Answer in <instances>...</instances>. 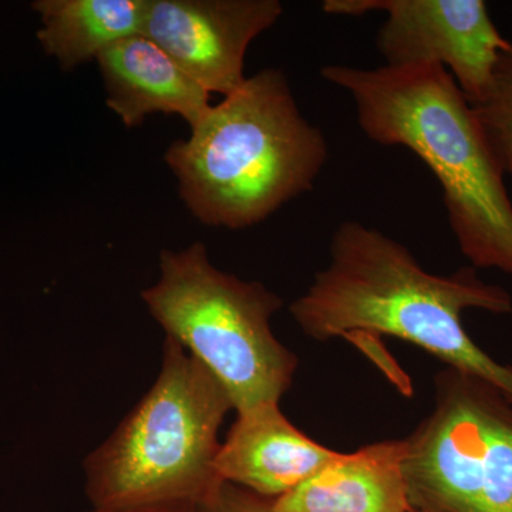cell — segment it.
Wrapping results in <instances>:
<instances>
[{
  "label": "cell",
  "mask_w": 512,
  "mask_h": 512,
  "mask_svg": "<svg viewBox=\"0 0 512 512\" xmlns=\"http://www.w3.org/2000/svg\"><path fill=\"white\" fill-rule=\"evenodd\" d=\"M467 309L511 315L512 296L483 281L471 265L451 275L430 274L400 242L345 221L330 239L329 264L289 311L318 342L365 335L406 340L451 369L490 383L512 404V366L471 339L461 320Z\"/></svg>",
  "instance_id": "6da1fadb"
},
{
  "label": "cell",
  "mask_w": 512,
  "mask_h": 512,
  "mask_svg": "<svg viewBox=\"0 0 512 512\" xmlns=\"http://www.w3.org/2000/svg\"><path fill=\"white\" fill-rule=\"evenodd\" d=\"M320 76L350 94L366 137L409 148L436 175L448 224L471 266L512 275V201L505 174L448 70L439 64H328Z\"/></svg>",
  "instance_id": "7a4b0ae2"
},
{
  "label": "cell",
  "mask_w": 512,
  "mask_h": 512,
  "mask_svg": "<svg viewBox=\"0 0 512 512\" xmlns=\"http://www.w3.org/2000/svg\"><path fill=\"white\" fill-rule=\"evenodd\" d=\"M328 157V141L302 116L285 74L266 69L211 106L165 161L198 221L242 229L311 191Z\"/></svg>",
  "instance_id": "3957f363"
},
{
  "label": "cell",
  "mask_w": 512,
  "mask_h": 512,
  "mask_svg": "<svg viewBox=\"0 0 512 512\" xmlns=\"http://www.w3.org/2000/svg\"><path fill=\"white\" fill-rule=\"evenodd\" d=\"M231 410L217 377L167 336L156 383L84 461L92 507L207 503L224 483L215 458Z\"/></svg>",
  "instance_id": "277c9868"
},
{
  "label": "cell",
  "mask_w": 512,
  "mask_h": 512,
  "mask_svg": "<svg viewBox=\"0 0 512 512\" xmlns=\"http://www.w3.org/2000/svg\"><path fill=\"white\" fill-rule=\"evenodd\" d=\"M160 272L141 298L168 338L217 377L237 414L279 404L299 365L271 329L282 299L215 268L201 242L161 252Z\"/></svg>",
  "instance_id": "5b68a950"
},
{
  "label": "cell",
  "mask_w": 512,
  "mask_h": 512,
  "mask_svg": "<svg viewBox=\"0 0 512 512\" xmlns=\"http://www.w3.org/2000/svg\"><path fill=\"white\" fill-rule=\"evenodd\" d=\"M406 440L414 510L512 512V404L490 383L441 370L433 412Z\"/></svg>",
  "instance_id": "8992f818"
},
{
  "label": "cell",
  "mask_w": 512,
  "mask_h": 512,
  "mask_svg": "<svg viewBox=\"0 0 512 512\" xmlns=\"http://www.w3.org/2000/svg\"><path fill=\"white\" fill-rule=\"evenodd\" d=\"M338 16L386 13L376 36L384 66L439 64L471 106L480 103L511 42L501 36L484 0H325Z\"/></svg>",
  "instance_id": "52a82bcc"
},
{
  "label": "cell",
  "mask_w": 512,
  "mask_h": 512,
  "mask_svg": "<svg viewBox=\"0 0 512 512\" xmlns=\"http://www.w3.org/2000/svg\"><path fill=\"white\" fill-rule=\"evenodd\" d=\"M284 13L278 0H147L148 37L208 93L228 96L247 80L252 40Z\"/></svg>",
  "instance_id": "ba28073f"
},
{
  "label": "cell",
  "mask_w": 512,
  "mask_h": 512,
  "mask_svg": "<svg viewBox=\"0 0 512 512\" xmlns=\"http://www.w3.org/2000/svg\"><path fill=\"white\" fill-rule=\"evenodd\" d=\"M340 456L286 419L279 404L237 414L215 458L222 481L276 500Z\"/></svg>",
  "instance_id": "9c48e42d"
},
{
  "label": "cell",
  "mask_w": 512,
  "mask_h": 512,
  "mask_svg": "<svg viewBox=\"0 0 512 512\" xmlns=\"http://www.w3.org/2000/svg\"><path fill=\"white\" fill-rule=\"evenodd\" d=\"M110 107L124 126L154 113L177 114L194 127L210 110L211 94L143 35L107 47L96 60Z\"/></svg>",
  "instance_id": "30bf717a"
},
{
  "label": "cell",
  "mask_w": 512,
  "mask_h": 512,
  "mask_svg": "<svg viewBox=\"0 0 512 512\" xmlns=\"http://www.w3.org/2000/svg\"><path fill=\"white\" fill-rule=\"evenodd\" d=\"M407 443L384 440L340 453L315 476L272 500L275 512H413L404 478Z\"/></svg>",
  "instance_id": "8fae6325"
},
{
  "label": "cell",
  "mask_w": 512,
  "mask_h": 512,
  "mask_svg": "<svg viewBox=\"0 0 512 512\" xmlns=\"http://www.w3.org/2000/svg\"><path fill=\"white\" fill-rule=\"evenodd\" d=\"M37 39L66 72L97 57L121 39L141 35L147 0H39Z\"/></svg>",
  "instance_id": "7c38bea8"
},
{
  "label": "cell",
  "mask_w": 512,
  "mask_h": 512,
  "mask_svg": "<svg viewBox=\"0 0 512 512\" xmlns=\"http://www.w3.org/2000/svg\"><path fill=\"white\" fill-rule=\"evenodd\" d=\"M471 107L495 160L512 177V46L498 60L484 99Z\"/></svg>",
  "instance_id": "4fadbf2b"
},
{
  "label": "cell",
  "mask_w": 512,
  "mask_h": 512,
  "mask_svg": "<svg viewBox=\"0 0 512 512\" xmlns=\"http://www.w3.org/2000/svg\"><path fill=\"white\" fill-rule=\"evenodd\" d=\"M200 512H275L272 500L224 481Z\"/></svg>",
  "instance_id": "5bb4252c"
},
{
  "label": "cell",
  "mask_w": 512,
  "mask_h": 512,
  "mask_svg": "<svg viewBox=\"0 0 512 512\" xmlns=\"http://www.w3.org/2000/svg\"><path fill=\"white\" fill-rule=\"evenodd\" d=\"M87 512H200L195 505L188 504H165L147 505V507L131 508H92Z\"/></svg>",
  "instance_id": "9a60e30c"
},
{
  "label": "cell",
  "mask_w": 512,
  "mask_h": 512,
  "mask_svg": "<svg viewBox=\"0 0 512 512\" xmlns=\"http://www.w3.org/2000/svg\"><path fill=\"white\" fill-rule=\"evenodd\" d=\"M413 512H429V511L414 510Z\"/></svg>",
  "instance_id": "2e32d148"
}]
</instances>
